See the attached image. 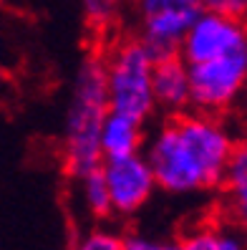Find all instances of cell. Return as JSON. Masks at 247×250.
<instances>
[{"mask_svg": "<svg viewBox=\"0 0 247 250\" xmlns=\"http://www.w3.org/2000/svg\"><path fill=\"white\" fill-rule=\"evenodd\" d=\"M235 146V134L214 114L182 111L154 131L144 159L149 162L156 187L171 195H190L222 185Z\"/></svg>", "mask_w": 247, "mask_h": 250, "instance_id": "cell-1", "label": "cell"}, {"mask_svg": "<svg viewBox=\"0 0 247 250\" xmlns=\"http://www.w3.org/2000/svg\"><path fill=\"white\" fill-rule=\"evenodd\" d=\"M109 114L106 91V58L91 53L86 56L74 79V94L66 114L63 129V162L66 172L74 180H81L101 167L104 154L98 146V131Z\"/></svg>", "mask_w": 247, "mask_h": 250, "instance_id": "cell-2", "label": "cell"}, {"mask_svg": "<svg viewBox=\"0 0 247 250\" xmlns=\"http://www.w3.org/2000/svg\"><path fill=\"white\" fill-rule=\"evenodd\" d=\"M152 58L141 41H124L106 58V91L109 111L121 114L136 124L152 119L156 111L152 94Z\"/></svg>", "mask_w": 247, "mask_h": 250, "instance_id": "cell-3", "label": "cell"}, {"mask_svg": "<svg viewBox=\"0 0 247 250\" xmlns=\"http://www.w3.org/2000/svg\"><path fill=\"white\" fill-rule=\"evenodd\" d=\"M190 73V106L202 114H222L240 99L247 81V48L212 61L187 66Z\"/></svg>", "mask_w": 247, "mask_h": 250, "instance_id": "cell-4", "label": "cell"}, {"mask_svg": "<svg viewBox=\"0 0 247 250\" xmlns=\"http://www.w3.org/2000/svg\"><path fill=\"white\" fill-rule=\"evenodd\" d=\"M141 23V46L152 63L179 56V43L202 13L199 0H134Z\"/></svg>", "mask_w": 247, "mask_h": 250, "instance_id": "cell-5", "label": "cell"}, {"mask_svg": "<svg viewBox=\"0 0 247 250\" xmlns=\"http://www.w3.org/2000/svg\"><path fill=\"white\" fill-rule=\"evenodd\" d=\"M242 48H247V31L240 18L202 10L179 43V58L187 66H192Z\"/></svg>", "mask_w": 247, "mask_h": 250, "instance_id": "cell-6", "label": "cell"}, {"mask_svg": "<svg viewBox=\"0 0 247 250\" xmlns=\"http://www.w3.org/2000/svg\"><path fill=\"white\" fill-rule=\"evenodd\" d=\"M101 174L109 189L111 212L134 215L147 205L156 189L149 162L141 152L126 157H106L101 162Z\"/></svg>", "mask_w": 247, "mask_h": 250, "instance_id": "cell-7", "label": "cell"}, {"mask_svg": "<svg viewBox=\"0 0 247 250\" xmlns=\"http://www.w3.org/2000/svg\"><path fill=\"white\" fill-rule=\"evenodd\" d=\"M152 94L154 104L169 114L190 109V73L179 56L164 58L152 66Z\"/></svg>", "mask_w": 247, "mask_h": 250, "instance_id": "cell-8", "label": "cell"}, {"mask_svg": "<svg viewBox=\"0 0 247 250\" xmlns=\"http://www.w3.org/2000/svg\"><path fill=\"white\" fill-rule=\"evenodd\" d=\"M141 144H144L141 124L126 119L121 114H114V111L104 116V124H101V131H98V146H101L104 159L136 154L141 152Z\"/></svg>", "mask_w": 247, "mask_h": 250, "instance_id": "cell-9", "label": "cell"}, {"mask_svg": "<svg viewBox=\"0 0 247 250\" xmlns=\"http://www.w3.org/2000/svg\"><path fill=\"white\" fill-rule=\"evenodd\" d=\"M222 182L227 185L232 210H235L237 217L245 220V212H247V146L245 144H237L235 149H232Z\"/></svg>", "mask_w": 247, "mask_h": 250, "instance_id": "cell-10", "label": "cell"}, {"mask_svg": "<svg viewBox=\"0 0 247 250\" xmlns=\"http://www.w3.org/2000/svg\"><path fill=\"white\" fill-rule=\"evenodd\" d=\"M81 182V195H83V205L94 217H109L111 215V200H109V189L104 182V174H101V167L83 174L78 180Z\"/></svg>", "mask_w": 247, "mask_h": 250, "instance_id": "cell-11", "label": "cell"}, {"mask_svg": "<svg viewBox=\"0 0 247 250\" xmlns=\"http://www.w3.org/2000/svg\"><path fill=\"white\" fill-rule=\"evenodd\" d=\"M83 3V13L86 21L94 28H106L119 18V10L124 0H81Z\"/></svg>", "mask_w": 247, "mask_h": 250, "instance_id": "cell-12", "label": "cell"}, {"mask_svg": "<svg viewBox=\"0 0 247 250\" xmlns=\"http://www.w3.org/2000/svg\"><path fill=\"white\" fill-rule=\"evenodd\" d=\"M74 250H124V235L98 228L91 230L89 235H83Z\"/></svg>", "mask_w": 247, "mask_h": 250, "instance_id": "cell-13", "label": "cell"}, {"mask_svg": "<svg viewBox=\"0 0 247 250\" xmlns=\"http://www.w3.org/2000/svg\"><path fill=\"white\" fill-rule=\"evenodd\" d=\"M179 250H222L217 228H199L179 240Z\"/></svg>", "mask_w": 247, "mask_h": 250, "instance_id": "cell-14", "label": "cell"}, {"mask_svg": "<svg viewBox=\"0 0 247 250\" xmlns=\"http://www.w3.org/2000/svg\"><path fill=\"white\" fill-rule=\"evenodd\" d=\"M199 5L207 13H220V16L240 18V21L247 13V0H199Z\"/></svg>", "mask_w": 247, "mask_h": 250, "instance_id": "cell-15", "label": "cell"}, {"mask_svg": "<svg viewBox=\"0 0 247 250\" xmlns=\"http://www.w3.org/2000/svg\"><path fill=\"white\" fill-rule=\"evenodd\" d=\"M124 250H179V243L154 240V238H147V235H126Z\"/></svg>", "mask_w": 247, "mask_h": 250, "instance_id": "cell-16", "label": "cell"}, {"mask_svg": "<svg viewBox=\"0 0 247 250\" xmlns=\"http://www.w3.org/2000/svg\"><path fill=\"white\" fill-rule=\"evenodd\" d=\"M3 3H5V0H0V5H3Z\"/></svg>", "mask_w": 247, "mask_h": 250, "instance_id": "cell-17", "label": "cell"}]
</instances>
